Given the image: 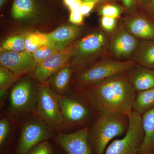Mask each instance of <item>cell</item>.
<instances>
[{
  "instance_id": "cell-8",
  "label": "cell",
  "mask_w": 154,
  "mask_h": 154,
  "mask_svg": "<svg viewBox=\"0 0 154 154\" xmlns=\"http://www.w3.org/2000/svg\"><path fill=\"white\" fill-rule=\"evenodd\" d=\"M55 134L39 117L28 119L21 128L14 154H27L38 144L52 140Z\"/></svg>"
},
{
  "instance_id": "cell-33",
  "label": "cell",
  "mask_w": 154,
  "mask_h": 154,
  "mask_svg": "<svg viewBox=\"0 0 154 154\" xmlns=\"http://www.w3.org/2000/svg\"><path fill=\"white\" fill-rule=\"evenodd\" d=\"M144 4L147 11L154 16V0H144Z\"/></svg>"
},
{
  "instance_id": "cell-24",
  "label": "cell",
  "mask_w": 154,
  "mask_h": 154,
  "mask_svg": "<svg viewBox=\"0 0 154 154\" xmlns=\"http://www.w3.org/2000/svg\"><path fill=\"white\" fill-rule=\"evenodd\" d=\"M58 51L54 45L48 42L35 51L32 53V55L34 60L38 64L52 56Z\"/></svg>"
},
{
  "instance_id": "cell-29",
  "label": "cell",
  "mask_w": 154,
  "mask_h": 154,
  "mask_svg": "<svg viewBox=\"0 0 154 154\" xmlns=\"http://www.w3.org/2000/svg\"><path fill=\"white\" fill-rule=\"evenodd\" d=\"M116 19L112 17H102L101 24L102 28L105 31L112 32L114 31L116 27Z\"/></svg>"
},
{
  "instance_id": "cell-25",
  "label": "cell",
  "mask_w": 154,
  "mask_h": 154,
  "mask_svg": "<svg viewBox=\"0 0 154 154\" xmlns=\"http://www.w3.org/2000/svg\"><path fill=\"white\" fill-rule=\"evenodd\" d=\"M18 79L9 69L1 64L0 89L8 91Z\"/></svg>"
},
{
  "instance_id": "cell-32",
  "label": "cell",
  "mask_w": 154,
  "mask_h": 154,
  "mask_svg": "<svg viewBox=\"0 0 154 154\" xmlns=\"http://www.w3.org/2000/svg\"><path fill=\"white\" fill-rule=\"evenodd\" d=\"M83 16L79 11H71L69 21L75 24H80L82 22Z\"/></svg>"
},
{
  "instance_id": "cell-13",
  "label": "cell",
  "mask_w": 154,
  "mask_h": 154,
  "mask_svg": "<svg viewBox=\"0 0 154 154\" xmlns=\"http://www.w3.org/2000/svg\"><path fill=\"white\" fill-rule=\"evenodd\" d=\"M59 101L64 127L80 125L88 120L90 111L79 100L67 95L59 96Z\"/></svg>"
},
{
  "instance_id": "cell-17",
  "label": "cell",
  "mask_w": 154,
  "mask_h": 154,
  "mask_svg": "<svg viewBox=\"0 0 154 154\" xmlns=\"http://www.w3.org/2000/svg\"><path fill=\"white\" fill-rule=\"evenodd\" d=\"M73 72L70 66H65L54 74L46 83L51 91L58 96L68 95L70 93V81Z\"/></svg>"
},
{
  "instance_id": "cell-16",
  "label": "cell",
  "mask_w": 154,
  "mask_h": 154,
  "mask_svg": "<svg viewBox=\"0 0 154 154\" xmlns=\"http://www.w3.org/2000/svg\"><path fill=\"white\" fill-rule=\"evenodd\" d=\"M82 31V28L77 25H65L47 33V35L48 42L60 51L73 43L80 36Z\"/></svg>"
},
{
  "instance_id": "cell-14",
  "label": "cell",
  "mask_w": 154,
  "mask_h": 154,
  "mask_svg": "<svg viewBox=\"0 0 154 154\" xmlns=\"http://www.w3.org/2000/svg\"><path fill=\"white\" fill-rule=\"evenodd\" d=\"M127 30L137 38L154 39V23L145 15L132 14L124 20Z\"/></svg>"
},
{
  "instance_id": "cell-3",
  "label": "cell",
  "mask_w": 154,
  "mask_h": 154,
  "mask_svg": "<svg viewBox=\"0 0 154 154\" xmlns=\"http://www.w3.org/2000/svg\"><path fill=\"white\" fill-rule=\"evenodd\" d=\"M109 39L105 32L97 30L75 42L74 52L70 66L79 73L94 63L108 51Z\"/></svg>"
},
{
  "instance_id": "cell-37",
  "label": "cell",
  "mask_w": 154,
  "mask_h": 154,
  "mask_svg": "<svg viewBox=\"0 0 154 154\" xmlns=\"http://www.w3.org/2000/svg\"><path fill=\"white\" fill-rule=\"evenodd\" d=\"M7 0H0V6L1 7H2L4 5V4L6 3Z\"/></svg>"
},
{
  "instance_id": "cell-18",
  "label": "cell",
  "mask_w": 154,
  "mask_h": 154,
  "mask_svg": "<svg viewBox=\"0 0 154 154\" xmlns=\"http://www.w3.org/2000/svg\"><path fill=\"white\" fill-rule=\"evenodd\" d=\"M131 60L136 64L154 68V39H142L139 41Z\"/></svg>"
},
{
  "instance_id": "cell-39",
  "label": "cell",
  "mask_w": 154,
  "mask_h": 154,
  "mask_svg": "<svg viewBox=\"0 0 154 154\" xmlns=\"http://www.w3.org/2000/svg\"><path fill=\"white\" fill-rule=\"evenodd\" d=\"M139 154H152L143 153H140Z\"/></svg>"
},
{
  "instance_id": "cell-30",
  "label": "cell",
  "mask_w": 154,
  "mask_h": 154,
  "mask_svg": "<svg viewBox=\"0 0 154 154\" xmlns=\"http://www.w3.org/2000/svg\"><path fill=\"white\" fill-rule=\"evenodd\" d=\"M96 2H83L80 6L79 11L83 16H87L94 8Z\"/></svg>"
},
{
  "instance_id": "cell-22",
  "label": "cell",
  "mask_w": 154,
  "mask_h": 154,
  "mask_svg": "<svg viewBox=\"0 0 154 154\" xmlns=\"http://www.w3.org/2000/svg\"><path fill=\"white\" fill-rule=\"evenodd\" d=\"M25 38L24 34H20L7 38L1 44V53L6 51L22 52L26 50Z\"/></svg>"
},
{
  "instance_id": "cell-12",
  "label": "cell",
  "mask_w": 154,
  "mask_h": 154,
  "mask_svg": "<svg viewBox=\"0 0 154 154\" xmlns=\"http://www.w3.org/2000/svg\"><path fill=\"white\" fill-rule=\"evenodd\" d=\"M0 61L18 79L24 75L33 74L37 65L32 54L27 50L1 53Z\"/></svg>"
},
{
  "instance_id": "cell-7",
  "label": "cell",
  "mask_w": 154,
  "mask_h": 154,
  "mask_svg": "<svg viewBox=\"0 0 154 154\" xmlns=\"http://www.w3.org/2000/svg\"><path fill=\"white\" fill-rule=\"evenodd\" d=\"M36 112L38 117L52 128L60 131L64 127V120L60 104L59 96L50 89L47 84H39Z\"/></svg>"
},
{
  "instance_id": "cell-19",
  "label": "cell",
  "mask_w": 154,
  "mask_h": 154,
  "mask_svg": "<svg viewBox=\"0 0 154 154\" xmlns=\"http://www.w3.org/2000/svg\"><path fill=\"white\" fill-rule=\"evenodd\" d=\"M144 138L140 153L152 154L154 150V108L142 116Z\"/></svg>"
},
{
  "instance_id": "cell-5",
  "label": "cell",
  "mask_w": 154,
  "mask_h": 154,
  "mask_svg": "<svg viewBox=\"0 0 154 154\" xmlns=\"http://www.w3.org/2000/svg\"><path fill=\"white\" fill-rule=\"evenodd\" d=\"M38 86L26 79L17 83L9 95V112L14 119H20L36 112Z\"/></svg>"
},
{
  "instance_id": "cell-15",
  "label": "cell",
  "mask_w": 154,
  "mask_h": 154,
  "mask_svg": "<svg viewBox=\"0 0 154 154\" xmlns=\"http://www.w3.org/2000/svg\"><path fill=\"white\" fill-rule=\"evenodd\" d=\"M128 80L136 92L154 88V69L139 65L131 67L126 73Z\"/></svg>"
},
{
  "instance_id": "cell-31",
  "label": "cell",
  "mask_w": 154,
  "mask_h": 154,
  "mask_svg": "<svg viewBox=\"0 0 154 154\" xmlns=\"http://www.w3.org/2000/svg\"><path fill=\"white\" fill-rule=\"evenodd\" d=\"M122 1L126 11L129 14H132L136 8L138 0H122Z\"/></svg>"
},
{
  "instance_id": "cell-2",
  "label": "cell",
  "mask_w": 154,
  "mask_h": 154,
  "mask_svg": "<svg viewBox=\"0 0 154 154\" xmlns=\"http://www.w3.org/2000/svg\"><path fill=\"white\" fill-rule=\"evenodd\" d=\"M128 126L127 116L109 112L100 115L89 130L88 139L94 154H104L107 144L113 138L126 133Z\"/></svg>"
},
{
  "instance_id": "cell-35",
  "label": "cell",
  "mask_w": 154,
  "mask_h": 154,
  "mask_svg": "<svg viewBox=\"0 0 154 154\" xmlns=\"http://www.w3.org/2000/svg\"><path fill=\"white\" fill-rule=\"evenodd\" d=\"M80 0H63L64 3L69 8L70 6L72 5L77 2H79Z\"/></svg>"
},
{
  "instance_id": "cell-23",
  "label": "cell",
  "mask_w": 154,
  "mask_h": 154,
  "mask_svg": "<svg viewBox=\"0 0 154 154\" xmlns=\"http://www.w3.org/2000/svg\"><path fill=\"white\" fill-rule=\"evenodd\" d=\"M48 42L47 33L33 32L25 36V46L26 50L33 53L39 47Z\"/></svg>"
},
{
  "instance_id": "cell-34",
  "label": "cell",
  "mask_w": 154,
  "mask_h": 154,
  "mask_svg": "<svg viewBox=\"0 0 154 154\" xmlns=\"http://www.w3.org/2000/svg\"><path fill=\"white\" fill-rule=\"evenodd\" d=\"M8 96V92L7 90L0 89V103L1 106H3V104Z\"/></svg>"
},
{
  "instance_id": "cell-40",
  "label": "cell",
  "mask_w": 154,
  "mask_h": 154,
  "mask_svg": "<svg viewBox=\"0 0 154 154\" xmlns=\"http://www.w3.org/2000/svg\"><path fill=\"white\" fill-rule=\"evenodd\" d=\"M152 154H154V150L153 151V152H152Z\"/></svg>"
},
{
  "instance_id": "cell-27",
  "label": "cell",
  "mask_w": 154,
  "mask_h": 154,
  "mask_svg": "<svg viewBox=\"0 0 154 154\" xmlns=\"http://www.w3.org/2000/svg\"><path fill=\"white\" fill-rule=\"evenodd\" d=\"M121 12V9L118 6L107 4L102 7L100 10V14L102 17H112L116 19L119 17Z\"/></svg>"
},
{
  "instance_id": "cell-1",
  "label": "cell",
  "mask_w": 154,
  "mask_h": 154,
  "mask_svg": "<svg viewBox=\"0 0 154 154\" xmlns=\"http://www.w3.org/2000/svg\"><path fill=\"white\" fill-rule=\"evenodd\" d=\"M85 88L88 99L100 113L127 115L132 110L136 92L128 82L126 74Z\"/></svg>"
},
{
  "instance_id": "cell-6",
  "label": "cell",
  "mask_w": 154,
  "mask_h": 154,
  "mask_svg": "<svg viewBox=\"0 0 154 154\" xmlns=\"http://www.w3.org/2000/svg\"><path fill=\"white\" fill-rule=\"evenodd\" d=\"M128 126L124 137L112 142L104 154H139L144 138L142 115L132 110L127 114Z\"/></svg>"
},
{
  "instance_id": "cell-21",
  "label": "cell",
  "mask_w": 154,
  "mask_h": 154,
  "mask_svg": "<svg viewBox=\"0 0 154 154\" xmlns=\"http://www.w3.org/2000/svg\"><path fill=\"white\" fill-rule=\"evenodd\" d=\"M35 11L33 0H14L12 7V16L16 19L30 17Z\"/></svg>"
},
{
  "instance_id": "cell-4",
  "label": "cell",
  "mask_w": 154,
  "mask_h": 154,
  "mask_svg": "<svg viewBox=\"0 0 154 154\" xmlns=\"http://www.w3.org/2000/svg\"><path fill=\"white\" fill-rule=\"evenodd\" d=\"M135 64L132 60L121 61L105 57L78 73L75 83L83 88L99 84L126 74Z\"/></svg>"
},
{
  "instance_id": "cell-26",
  "label": "cell",
  "mask_w": 154,
  "mask_h": 154,
  "mask_svg": "<svg viewBox=\"0 0 154 154\" xmlns=\"http://www.w3.org/2000/svg\"><path fill=\"white\" fill-rule=\"evenodd\" d=\"M11 123L8 119L4 118L0 120V149L2 153L7 146L10 130Z\"/></svg>"
},
{
  "instance_id": "cell-9",
  "label": "cell",
  "mask_w": 154,
  "mask_h": 154,
  "mask_svg": "<svg viewBox=\"0 0 154 154\" xmlns=\"http://www.w3.org/2000/svg\"><path fill=\"white\" fill-rule=\"evenodd\" d=\"M88 127L70 133L55 134L51 140L66 154H94L88 139Z\"/></svg>"
},
{
  "instance_id": "cell-20",
  "label": "cell",
  "mask_w": 154,
  "mask_h": 154,
  "mask_svg": "<svg viewBox=\"0 0 154 154\" xmlns=\"http://www.w3.org/2000/svg\"><path fill=\"white\" fill-rule=\"evenodd\" d=\"M154 108V88L138 92L132 106V110L142 116Z\"/></svg>"
},
{
  "instance_id": "cell-11",
  "label": "cell",
  "mask_w": 154,
  "mask_h": 154,
  "mask_svg": "<svg viewBox=\"0 0 154 154\" xmlns=\"http://www.w3.org/2000/svg\"><path fill=\"white\" fill-rule=\"evenodd\" d=\"M74 42L65 49L59 51L47 59L37 64L33 77L39 84H44L54 74L63 66L72 57L74 52Z\"/></svg>"
},
{
  "instance_id": "cell-28",
  "label": "cell",
  "mask_w": 154,
  "mask_h": 154,
  "mask_svg": "<svg viewBox=\"0 0 154 154\" xmlns=\"http://www.w3.org/2000/svg\"><path fill=\"white\" fill-rule=\"evenodd\" d=\"M27 154H54L53 147L49 140L41 143Z\"/></svg>"
},
{
  "instance_id": "cell-36",
  "label": "cell",
  "mask_w": 154,
  "mask_h": 154,
  "mask_svg": "<svg viewBox=\"0 0 154 154\" xmlns=\"http://www.w3.org/2000/svg\"><path fill=\"white\" fill-rule=\"evenodd\" d=\"M54 154H66L62 150L59 148V149H58L55 152H54Z\"/></svg>"
},
{
  "instance_id": "cell-38",
  "label": "cell",
  "mask_w": 154,
  "mask_h": 154,
  "mask_svg": "<svg viewBox=\"0 0 154 154\" xmlns=\"http://www.w3.org/2000/svg\"><path fill=\"white\" fill-rule=\"evenodd\" d=\"M102 1V0H82V2H97L99 1Z\"/></svg>"
},
{
  "instance_id": "cell-10",
  "label": "cell",
  "mask_w": 154,
  "mask_h": 154,
  "mask_svg": "<svg viewBox=\"0 0 154 154\" xmlns=\"http://www.w3.org/2000/svg\"><path fill=\"white\" fill-rule=\"evenodd\" d=\"M139 42L137 38L128 32L125 27H120L114 30L109 39L108 51L116 60H131Z\"/></svg>"
}]
</instances>
